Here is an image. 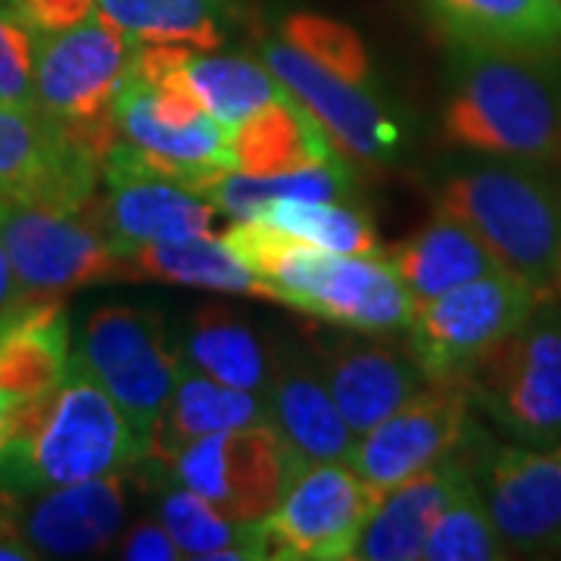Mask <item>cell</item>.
Here are the masks:
<instances>
[{
  "label": "cell",
  "mask_w": 561,
  "mask_h": 561,
  "mask_svg": "<svg viewBox=\"0 0 561 561\" xmlns=\"http://www.w3.org/2000/svg\"><path fill=\"white\" fill-rule=\"evenodd\" d=\"M440 131L468 157L561 162V50L453 44Z\"/></svg>",
  "instance_id": "1"
},
{
  "label": "cell",
  "mask_w": 561,
  "mask_h": 561,
  "mask_svg": "<svg viewBox=\"0 0 561 561\" xmlns=\"http://www.w3.org/2000/svg\"><path fill=\"white\" fill-rule=\"evenodd\" d=\"M221 241L260 275L268 300L359 334L405 331L415 300L387 256H341L262 219H234Z\"/></svg>",
  "instance_id": "2"
},
{
  "label": "cell",
  "mask_w": 561,
  "mask_h": 561,
  "mask_svg": "<svg viewBox=\"0 0 561 561\" xmlns=\"http://www.w3.org/2000/svg\"><path fill=\"white\" fill-rule=\"evenodd\" d=\"M144 459L147 446L125 412L72 356L66 378L50 393L13 405L0 490L28 496L125 471Z\"/></svg>",
  "instance_id": "3"
},
{
  "label": "cell",
  "mask_w": 561,
  "mask_h": 561,
  "mask_svg": "<svg viewBox=\"0 0 561 561\" xmlns=\"http://www.w3.org/2000/svg\"><path fill=\"white\" fill-rule=\"evenodd\" d=\"M437 209L468 225L505 272L552 300L561 250V184L542 165L474 157L446 172Z\"/></svg>",
  "instance_id": "4"
},
{
  "label": "cell",
  "mask_w": 561,
  "mask_h": 561,
  "mask_svg": "<svg viewBox=\"0 0 561 561\" xmlns=\"http://www.w3.org/2000/svg\"><path fill=\"white\" fill-rule=\"evenodd\" d=\"M131 41L101 10L60 32H32L35 103L106 160L119 140L116 94Z\"/></svg>",
  "instance_id": "5"
},
{
  "label": "cell",
  "mask_w": 561,
  "mask_h": 561,
  "mask_svg": "<svg viewBox=\"0 0 561 561\" xmlns=\"http://www.w3.org/2000/svg\"><path fill=\"white\" fill-rule=\"evenodd\" d=\"M0 243L16 275V302L66 300L88 284L125 275L101 221V197L81 206L0 201Z\"/></svg>",
  "instance_id": "6"
},
{
  "label": "cell",
  "mask_w": 561,
  "mask_h": 561,
  "mask_svg": "<svg viewBox=\"0 0 561 561\" xmlns=\"http://www.w3.org/2000/svg\"><path fill=\"white\" fill-rule=\"evenodd\" d=\"M465 387L490 419L524 446L561 443V306L542 300L502 337Z\"/></svg>",
  "instance_id": "7"
},
{
  "label": "cell",
  "mask_w": 561,
  "mask_h": 561,
  "mask_svg": "<svg viewBox=\"0 0 561 561\" xmlns=\"http://www.w3.org/2000/svg\"><path fill=\"white\" fill-rule=\"evenodd\" d=\"M160 465L169 468L165 481L187 486L231 522L268 518L309 468L268 421L197 437Z\"/></svg>",
  "instance_id": "8"
},
{
  "label": "cell",
  "mask_w": 561,
  "mask_h": 561,
  "mask_svg": "<svg viewBox=\"0 0 561 561\" xmlns=\"http://www.w3.org/2000/svg\"><path fill=\"white\" fill-rule=\"evenodd\" d=\"M542 297L518 275L493 272L415 302L409 321V350L431 381H465V375L530 312Z\"/></svg>",
  "instance_id": "9"
},
{
  "label": "cell",
  "mask_w": 561,
  "mask_h": 561,
  "mask_svg": "<svg viewBox=\"0 0 561 561\" xmlns=\"http://www.w3.org/2000/svg\"><path fill=\"white\" fill-rule=\"evenodd\" d=\"M76 356L116 400L150 456L153 427L169 405L181 371V353L165 337L160 312L98 306L81 324Z\"/></svg>",
  "instance_id": "10"
},
{
  "label": "cell",
  "mask_w": 561,
  "mask_h": 561,
  "mask_svg": "<svg viewBox=\"0 0 561 561\" xmlns=\"http://www.w3.org/2000/svg\"><path fill=\"white\" fill-rule=\"evenodd\" d=\"M471 405L465 381H427L397 412L356 437L346 465L371 493L383 496L471 440L478 431Z\"/></svg>",
  "instance_id": "11"
},
{
  "label": "cell",
  "mask_w": 561,
  "mask_h": 561,
  "mask_svg": "<svg viewBox=\"0 0 561 561\" xmlns=\"http://www.w3.org/2000/svg\"><path fill=\"white\" fill-rule=\"evenodd\" d=\"M474 437V481L508 556L561 552V443L490 446Z\"/></svg>",
  "instance_id": "12"
},
{
  "label": "cell",
  "mask_w": 561,
  "mask_h": 561,
  "mask_svg": "<svg viewBox=\"0 0 561 561\" xmlns=\"http://www.w3.org/2000/svg\"><path fill=\"white\" fill-rule=\"evenodd\" d=\"M381 496L371 493L346 461L302 468L278 508L265 518L272 559L346 561Z\"/></svg>",
  "instance_id": "13"
},
{
  "label": "cell",
  "mask_w": 561,
  "mask_h": 561,
  "mask_svg": "<svg viewBox=\"0 0 561 561\" xmlns=\"http://www.w3.org/2000/svg\"><path fill=\"white\" fill-rule=\"evenodd\" d=\"M103 160L38 106L0 101V201L81 206L98 194Z\"/></svg>",
  "instance_id": "14"
},
{
  "label": "cell",
  "mask_w": 561,
  "mask_h": 561,
  "mask_svg": "<svg viewBox=\"0 0 561 561\" xmlns=\"http://www.w3.org/2000/svg\"><path fill=\"white\" fill-rule=\"evenodd\" d=\"M268 72L284 91L321 122L341 157L362 165L393 160L400 153L402 128L387 113L375 91V81H356L324 69L287 41H268L262 47Z\"/></svg>",
  "instance_id": "15"
},
{
  "label": "cell",
  "mask_w": 561,
  "mask_h": 561,
  "mask_svg": "<svg viewBox=\"0 0 561 561\" xmlns=\"http://www.w3.org/2000/svg\"><path fill=\"white\" fill-rule=\"evenodd\" d=\"M101 179L106 184L98 194L103 231L119 256L140 243L184 241L213 231L216 206L197 191L165 179L128 140L119 138L110 147Z\"/></svg>",
  "instance_id": "16"
},
{
  "label": "cell",
  "mask_w": 561,
  "mask_h": 561,
  "mask_svg": "<svg viewBox=\"0 0 561 561\" xmlns=\"http://www.w3.org/2000/svg\"><path fill=\"white\" fill-rule=\"evenodd\" d=\"M128 508V478L122 471L41 490L25 515L16 518L22 540L38 559L101 556L119 537Z\"/></svg>",
  "instance_id": "17"
},
{
  "label": "cell",
  "mask_w": 561,
  "mask_h": 561,
  "mask_svg": "<svg viewBox=\"0 0 561 561\" xmlns=\"http://www.w3.org/2000/svg\"><path fill=\"white\" fill-rule=\"evenodd\" d=\"M474 437H478V431L453 456H446L434 468H427L415 478L402 481L400 486H393L390 493H383L368 524L362 527V537L356 542V559H421L434 522L440 518V512L453 502L461 486L474 478V461H471Z\"/></svg>",
  "instance_id": "18"
},
{
  "label": "cell",
  "mask_w": 561,
  "mask_h": 561,
  "mask_svg": "<svg viewBox=\"0 0 561 561\" xmlns=\"http://www.w3.org/2000/svg\"><path fill=\"white\" fill-rule=\"evenodd\" d=\"M319 368L356 437L397 412L431 381L412 350H397L381 341L334 343L321 353Z\"/></svg>",
  "instance_id": "19"
},
{
  "label": "cell",
  "mask_w": 561,
  "mask_h": 561,
  "mask_svg": "<svg viewBox=\"0 0 561 561\" xmlns=\"http://www.w3.org/2000/svg\"><path fill=\"white\" fill-rule=\"evenodd\" d=\"M262 400L268 424L302 465L346 461L356 434L343 421L319 362L302 353H275V371Z\"/></svg>",
  "instance_id": "20"
},
{
  "label": "cell",
  "mask_w": 561,
  "mask_h": 561,
  "mask_svg": "<svg viewBox=\"0 0 561 561\" xmlns=\"http://www.w3.org/2000/svg\"><path fill=\"white\" fill-rule=\"evenodd\" d=\"M69 362L62 300L13 302L0 316V393L10 405L50 393L66 378Z\"/></svg>",
  "instance_id": "21"
},
{
  "label": "cell",
  "mask_w": 561,
  "mask_h": 561,
  "mask_svg": "<svg viewBox=\"0 0 561 561\" xmlns=\"http://www.w3.org/2000/svg\"><path fill=\"white\" fill-rule=\"evenodd\" d=\"M228 147L234 169L247 175H278L341 160V150L321 122L290 94H280L228 128Z\"/></svg>",
  "instance_id": "22"
},
{
  "label": "cell",
  "mask_w": 561,
  "mask_h": 561,
  "mask_svg": "<svg viewBox=\"0 0 561 561\" xmlns=\"http://www.w3.org/2000/svg\"><path fill=\"white\" fill-rule=\"evenodd\" d=\"M387 260L415 302L434 300L468 280L502 272V265L483 247L481 238L440 209L409 241L397 243Z\"/></svg>",
  "instance_id": "23"
},
{
  "label": "cell",
  "mask_w": 561,
  "mask_h": 561,
  "mask_svg": "<svg viewBox=\"0 0 561 561\" xmlns=\"http://www.w3.org/2000/svg\"><path fill=\"white\" fill-rule=\"evenodd\" d=\"M260 421H268L265 400L260 393L216 381L181 356L179 381L153 427L147 459H172L184 443L216 434V431H228V427L260 424Z\"/></svg>",
  "instance_id": "24"
},
{
  "label": "cell",
  "mask_w": 561,
  "mask_h": 561,
  "mask_svg": "<svg viewBox=\"0 0 561 561\" xmlns=\"http://www.w3.org/2000/svg\"><path fill=\"white\" fill-rule=\"evenodd\" d=\"M453 44L561 50V0H427Z\"/></svg>",
  "instance_id": "25"
},
{
  "label": "cell",
  "mask_w": 561,
  "mask_h": 561,
  "mask_svg": "<svg viewBox=\"0 0 561 561\" xmlns=\"http://www.w3.org/2000/svg\"><path fill=\"white\" fill-rule=\"evenodd\" d=\"M122 262H125L122 278L162 280V284L201 287L216 294H253L268 300V287L262 284L260 275H253L216 234L140 243L128 250Z\"/></svg>",
  "instance_id": "26"
},
{
  "label": "cell",
  "mask_w": 561,
  "mask_h": 561,
  "mask_svg": "<svg viewBox=\"0 0 561 561\" xmlns=\"http://www.w3.org/2000/svg\"><path fill=\"white\" fill-rule=\"evenodd\" d=\"M181 356L203 375L260 397L275 371V353L234 309L219 302L194 312Z\"/></svg>",
  "instance_id": "27"
},
{
  "label": "cell",
  "mask_w": 561,
  "mask_h": 561,
  "mask_svg": "<svg viewBox=\"0 0 561 561\" xmlns=\"http://www.w3.org/2000/svg\"><path fill=\"white\" fill-rule=\"evenodd\" d=\"M160 524L179 542L184 559L260 561L272 559V546L262 522H231L187 486L165 481L157 505Z\"/></svg>",
  "instance_id": "28"
},
{
  "label": "cell",
  "mask_w": 561,
  "mask_h": 561,
  "mask_svg": "<svg viewBox=\"0 0 561 561\" xmlns=\"http://www.w3.org/2000/svg\"><path fill=\"white\" fill-rule=\"evenodd\" d=\"M172 72L191 91V98L225 128H234L253 110L287 94L268 66L247 57H201L197 50L181 47Z\"/></svg>",
  "instance_id": "29"
},
{
  "label": "cell",
  "mask_w": 561,
  "mask_h": 561,
  "mask_svg": "<svg viewBox=\"0 0 561 561\" xmlns=\"http://www.w3.org/2000/svg\"><path fill=\"white\" fill-rule=\"evenodd\" d=\"M353 194V172L346 160L302 165L278 175H247V172H221L201 191V197L231 219H260L262 209L275 201H343Z\"/></svg>",
  "instance_id": "30"
},
{
  "label": "cell",
  "mask_w": 561,
  "mask_h": 561,
  "mask_svg": "<svg viewBox=\"0 0 561 561\" xmlns=\"http://www.w3.org/2000/svg\"><path fill=\"white\" fill-rule=\"evenodd\" d=\"M128 38L216 50L221 44L219 0H94Z\"/></svg>",
  "instance_id": "31"
},
{
  "label": "cell",
  "mask_w": 561,
  "mask_h": 561,
  "mask_svg": "<svg viewBox=\"0 0 561 561\" xmlns=\"http://www.w3.org/2000/svg\"><path fill=\"white\" fill-rule=\"evenodd\" d=\"M262 221L341 256H378L381 243L375 221L356 206L337 201H275L262 209Z\"/></svg>",
  "instance_id": "32"
},
{
  "label": "cell",
  "mask_w": 561,
  "mask_h": 561,
  "mask_svg": "<svg viewBox=\"0 0 561 561\" xmlns=\"http://www.w3.org/2000/svg\"><path fill=\"white\" fill-rule=\"evenodd\" d=\"M421 559L427 561H500L508 559V549L502 542L496 524L483 505L478 481L461 486L453 502L434 522Z\"/></svg>",
  "instance_id": "33"
},
{
  "label": "cell",
  "mask_w": 561,
  "mask_h": 561,
  "mask_svg": "<svg viewBox=\"0 0 561 561\" xmlns=\"http://www.w3.org/2000/svg\"><path fill=\"white\" fill-rule=\"evenodd\" d=\"M280 38L294 44L306 57L337 72L346 79L371 81V66L362 38L337 20H328L319 13H294L280 25Z\"/></svg>",
  "instance_id": "34"
},
{
  "label": "cell",
  "mask_w": 561,
  "mask_h": 561,
  "mask_svg": "<svg viewBox=\"0 0 561 561\" xmlns=\"http://www.w3.org/2000/svg\"><path fill=\"white\" fill-rule=\"evenodd\" d=\"M0 101L38 106L32 81V28L10 0H0Z\"/></svg>",
  "instance_id": "35"
},
{
  "label": "cell",
  "mask_w": 561,
  "mask_h": 561,
  "mask_svg": "<svg viewBox=\"0 0 561 561\" xmlns=\"http://www.w3.org/2000/svg\"><path fill=\"white\" fill-rule=\"evenodd\" d=\"M32 32H60L98 10L94 0H10Z\"/></svg>",
  "instance_id": "36"
},
{
  "label": "cell",
  "mask_w": 561,
  "mask_h": 561,
  "mask_svg": "<svg viewBox=\"0 0 561 561\" xmlns=\"http://www.w3.org/2000/svg\"><path fill=\"white\" fill-rule=\"evenodd\" d=\"M119 559L128 561H181L184 552L179 542L169 537V530L160 522L135 524L119 540Z\"/></svg>",
  "instance_id": "37"
},
{
  "label": "cell",
  "mask_w": 561,
  "mask_h": 561,
  "mask_svg": "<svg viewBox=\"0 0 561 561\" xmlns=\"http://www.w3.org/2000/svg\"><path fill=\"white\" fill-rule=\"evenodd\" d=\"M38 559L35 549L22 540L20 527H16V515L13 522H7L0 527V561H32Z\"/></svg>",
  "instance_id": "38"
},
{
  "label": "cell",
  "mask_w": 561,
  "mask_h": 561,
  "mask_svg": "<svg viewBox=\"0 0 561 561\" xmlns=\"http://www.w3.org/2000/svg\"><path fill=\"white\" fill-rule=\"evenodd\" d=\"M20 290H16V275H13V265H10V256L0 243V316L16 302Z\"/></svg>",
  "instance_id": "39"
},
{
  "label": "cell",
  "mask_w": 561,
  "mask_h": 561,
  "mask_svg": "<svg viewBox=\"0 0 561 561\" xmlns=\"http://www.w3.org/2000/svg\"><path fill=\"white\" fill-rule=\"evenodd\" d=\"M10 415H13V405L0 393V459H3L7 443H10Z\"/></svg>",
  "instance_id": "40"
},
{
  "label": "cell",
  "mask_w": 561,
  "mask_h": 561,
  "mask_svg": "<svg viewBox=\"0 0 561 561\" xmlns=\"http://www.w3.org/2000/svg\"><path fill=\"white\" fill-rule=\"evenodd\" d=\"M10 500H13V496H10L7 490H0V527H3L7 522H13V508H10Z\"/></svg>",
  "instance_id": "41"
},
{
  "label": "cell",
  "mask_w": 561,
  "mask_h": 561,
  "mask_svg": "<svg viewBox=\"0 0 561 561\" xmlns=\"http://www.w3.org/2000/svg\"><path fill=\"white\" fill-rule=\"evenodd\" d=\"M552 300L561 306V250H559V262H556V275H552Z\"/></svg>",
  "instance_id": "42"
}]
</instances>
